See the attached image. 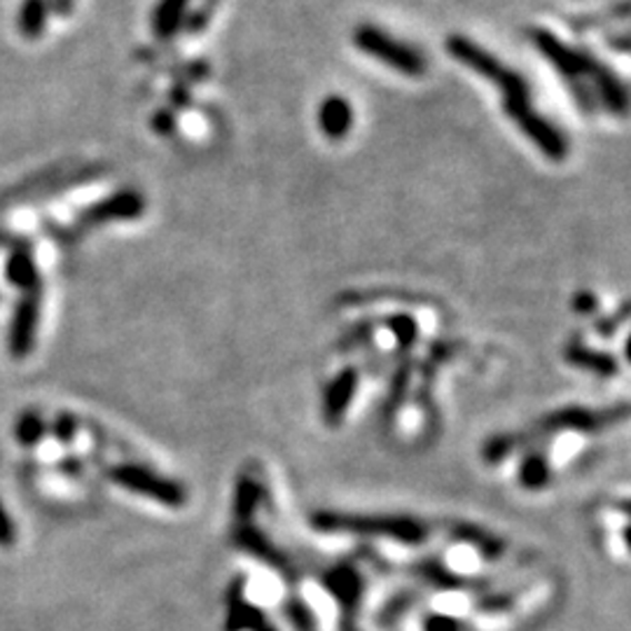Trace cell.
I'll list each match as a JSON object with an SVG mask.
<instances>
[{"label":"cell","mask_w":631,"mask_h":631,"mask_svg":"<svg viewBox=\"0 0 631 631\" xmlns=\"http://www.w3.org/2000/svg\"><path fill=\"white\" fill-rule=\"evenodd\" d=\"M17 543V527L10 520L6 505L0 503V548H12Z\"/></svg>","instance_id":"ac0fdd59"},{"label":"cell","mask_w":631,"mask_h":631,"mask_svg":"<svg viewBox=\"0 0 631 631\" xmlns=\"http://www.w3.org/2000/svg\"><path fill=\"white\" fill-rule=\"evenodd\" d=\"M48 0H24L19 10V31L27 38H40L48 27Z\"/></svg>","instance_id":"2e32d148"},{"label":"cell","mask_w":631,"mask_h":631,"mask_svg":"<svg viewBox=\"0 0 631 631\" xmlns=\"http://www.w3.org/2000/svg\"><path fill=\"white\" fill-rule=\"evenodd\" d=\"M292 575L239 563L222 597L220 631H288L283 608Z\"/></svg>","instance_id":"5b68a950"},{"label":"cell","mask_w":631,"mask_h":631,"mask_svg":"<svg viewBox=\"0 0 631 631\" xmlns=\"http://www.w3.org/2000/svg\"><path fill=\"white\" fill-rule=\"evenodd\" d=\"M535 569V557L487 527L449 520L438 545L404 575L417 588L491 584Z\"/></svg>","instance_id":"7a4b0ae2"},{"label":"cell","mask_w":631,"mask_h":631,"mask_svg":"<svg viewBox=\"0 0 631 631\" xmlns=\"http://www.w3.org/2000/svg\"><path fill=\"white\" fill-rule=\"evenodd\" d=\"M40 323V292H27L17 304L10 325V351L17 358H24L33 351Z\"/></svg>","instance_id":"8fae6325"},{"label":"cell","mask_w":631,"mask_h":631,"mask_svg":"<svg viewBox=\"0 0 631 631\" xmlns=\"http://www.w3.org/2000/svg\"><path fill=\"white\" fill-rule=\"evenodd\" d=\"M535 50L543 54L552 69L571 87L582 110H608L613 116L627 112V87L620 76L608 69L597 57L563 42L559 36L538 29L533 31Z\"/></svg>","instance_id":"8992f818"},{"label":"cell","mask_w":631,"mask_h":631,"mask_svg":"<svg viewBox=\"0 0 631 631\" xmlns=\"http://www.w3.org/2000/svg\"><path fill=\"white\" fill-rule=\"evenodd\" d=\"M44 433V423L36 412H27L17 421V440L24 447H33Z\"/></svg>","instance_id":"e0dca14e"},{"label":"cell","mask_w":631,"mask_h":631,"mask_svg":"<svg viewBox=\"0 0 631 631\" xmlns=\"http://www.w3.org/2000/svg\"><path fill=\"white\" fill-rule=\"evenodd\" d=\"M8 279L14 286L24 288L27 292H40V279H38L36 262H33L31 253L24 251V248H19V251H14L12 258L8 260Z\"/></svg>","instance_id":"9a60e30c"},{"label":"cell","mask_w":631,"mask_h":631,"mask_svg":"<svg viewBox=\"0 0 631 631\" xmlns=\"http://www.w3.org/2000/svg\"><path fill=\"white\" fill-rule=\"evenodd\" d=\"M108 478L127 493L171 512L186 510L190 503V491L183 482L146 463H118L108 470Z\"/></svg>","instance_id":"9c48e42d"},{"label":"cell","mask_w":631,"mask_h":631,"mask_svg":"<svg viewBox=\"0 0 631 631\" xmlns=\"http://www.w3.org/2000/svg\"><path fill=\"white\" fill-rule=\"evenodd\" d=\"M627 421V400L561 404L524 425L493 433L482 442L478 459L489 475L517 493L540 495L592 461Z\"/></svg>","instance_id":"6da1fadb"},{"label":"cell","mask_w":631,"mask_h":631,"mask_svg":"<svg viewBox=\"0 0 631 631\" xmlns=\"http://www.w3.org/2000/svg\"><path fill=\"white\" fill-rule=\"evenodd\" d=\"M190 0H160L152 14V29L160 38H171L180 27H183L186 12Z\"/></svg>","instance_id":"5bb4252c"},{"label":"cell","mask_w":631,"mask_h":631,"mask_svg":"<svg viewBox=\"0 0 631 631\" xmlns=\"http://www.w3.org/2000/svg\"><path fill=\"white\" fill-rule=\"evenodd\" d=\"M76 0H48V6H52V10L57 14H69L73 10Z\"/></svg>","instance_id":"ffe728a7"},{"label":"cell","mask_w":631,"mask_h":631,"mask_svg":"<svg viewBox=\"0 0 631 631\" xmlns=\"http://www.w3.org/2000/svg\"><path fill=\"white\" fill-rule=\"evenodd\" d=\"M76 431H78V423H76V419H73V417H69V414H61V417L57 419V423H54V433L59 435V440H61V442H71V440L76 438Z\"/></svg>","instance_id":"d6986e66"},{"label":"cell","mask_w":631,"mask_h":631,"mask_svg":"<svg viewBox=\"0 0 631 631\" xmlns=\"http://www.w3.org/2000/svg\"><path fill=\"white\" fill-rule=\"evenodd\" d=\"M588 529L599 554L613 567H629V529H631V505L629 484L622 482L603 491L588 508Z\"/></svg>","instance_id":"ba28073f"},{"label":"cell","mask_w":631,"mask_h":631,"mask_svg":"<svg viewBox=\"0 0 631 631\" xmlns=\"http://www.w3.org/2000/svg\"><path fill=\"white\" fill-rule=\"evenodd\" d=\"M143 207H146V201L137 190H120L118 194L99 201L97 207L87 209L82 220L89 224H101L110 220H131L143 213Z\"/></svg>","instance_id":"7c38bea8"},{"label":"cell","mask_w":631,"mask_h":631,"mask_svg":"<svg viewBox=\"0 0 631 631\" xmlns=\"http://www.w3.org/2000/svg\"><path fill=\"white\" fill-rule=\"evenodd\" d=\"M319 127L330 141H342L353 129V106L340 97H328L319 108Z\"/></svg>","instance_id":"4fadbf2b"},{"label":"cell","mask_w":631,"mask_h":631,"mask_svg":"<svg viewBox=\"0 0 631 631\" xmlns=\"http://www.w3.org/2000/svg\"><path fill=\"white\" fill-rule=\"evenodd\" d=\"M444 351L408 358L389 372L379 398L381 431L400 447H421L431 440L442 419L440 370Z\"/></svg>","instance_id":"3957f363"},{"label":"cell","mask_w":631,"mask_h":631,"mask_svg":"<svg viewBox=\"0 0 631 631\" xmlns=\"http://www.w3.org/2000/svg\"><path fill=\"white\" fill-rule=\"evenodd\" d=\"M353 44L365 57H372L379 63L389 66V69H393L400 76L419 78L425 73V59L421 57V52L412 48V44L393 38L387 31H381L379 27L372 24L358 27L353 33Z\"/></svg>","instance_id":"30bf717a"},{"label":"cell","mask_w":631,"mask_h":631,"mask_svg":"<svg viewBox=\"0 0 631 631\" xmlns=\"http://www.w3.org/2000/svg\"><path fill=\"white\" fill-rule=\"evenodd\" d=\"M447 50L461 66L475 76L489 80L503 94L505 116L514 122L517 129H522L524 137L543 152L552 162H563L569 157V139L557 124H552L543 112L535 110L533 94L527 78L510 69L499 57H493L489 50L480 48L475 40L465 36H452L447 40Z\"/></svg>","instance_id":"277c9868"},{"label":"cell","mask_w":631,"mask_h":631,"mask_svg":"<svg viewBox=\"0 0 631 631\" xmlns=\"http://www.w3.org/2000/svg\"><path fill=\"white\" fill-rule=\"evenodd\" d=\"M389 377L381 363L370 358L349 360L337 372H332L321 389L319 417L328 431H347L358 423L363 414L379 402L381 391Z\"/></svg>","instance_id":"52a82bcc"}]
</instances>
